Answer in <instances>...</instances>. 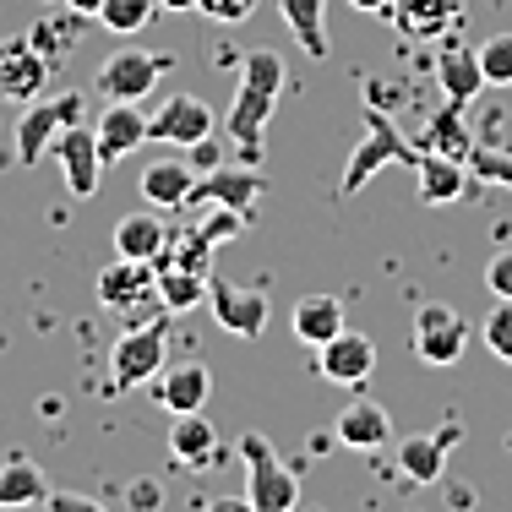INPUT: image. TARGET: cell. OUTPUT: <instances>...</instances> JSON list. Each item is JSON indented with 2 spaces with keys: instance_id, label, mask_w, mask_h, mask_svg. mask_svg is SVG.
I'll return each instance as SVG.
<instances>
[{
  "instance_id": "obj_1",
  "label": "cell",
  "mask_w": 512,
  "mask_h": 512,
  "mask_svg": "<svg viewBox=\"0 0 512 512\" xmlns=\"http://www.w3.org/2000/svg\"><path fill=\"white\" fill-rule=\"evenodd\" d=\"M284 77L289 71H284V55L278 50H246V60H240V88H235V104H229V115H224V131H229V142H235L240 164H256V158H262V131H267V120H273Z\"/></svg>"
},
{
  "instance_id": "obj_2",
  "label": "cell",
  "mask_w": 512,
  "mask_h": 512,
  "mask_svg": "<svg viewBox=\"0 0 512 512\" xmlns=\"http://www.w3.org/2000/svg\"><path fill=\"white\" fill-rule=\"evenodd\" d=\"M387 164H420V148L398 131V120L387 115V109H371L365 104V142L355 153H349V164H344V180H338V197H355V191L365 186V180L376 175V169H387Z\"/></svg>"
},
{
  "instance_id": "obj_3",
  "label": "cell",
  "mask_w": 512,
  "mask_h": 512,
  "mask_svg": "<svg viewBox=\"0 0 512 512\" xmlns=\"http://www.w3.org/2000/svg\"><path fill=\"white\" fill-rule=\"evenodd\" d=\"M240 463H246V502L256 512H295L300 507V474L273 453L267 436H240Z\"/></svg>"
},
{
  "instance_id": "obj_4",
  "label": "cell",
  "mask_w": 512,
  "mask_h": 512,
  "mask_svg": "<svg viewBox=\"0 0 512 512\" xmlns=\"http://www.w3.org/2000/svg\"><path fill=\"white\" fill-rule=\"evenodd\" d=\"M164 365H169V327L164 322L126 327V333L115 338V349H109V376H115L120 393L158 382V376H164Z\"/></svg>"
},
{
  "instance_id": "obj_5",
  "label": "cell",
  "mask_w": 512,
  "mask_h": 512,
  "mask_svg": "<svg viewBox=\"0 0 512 512\" xmlns=\"http://www.w3.org/2000/svg\"><path fill=\"white\" fill-rule=\"evenodd\" d=\"M66 126H82V93H60V99H33L17 115V164H39L55 153V137Z\"/></svg>"
},
{
  "instance_id": "obj_6",
  "label": "cell",
  "mask_w": 512,
  "mask_h": 512,
  "mask_svg": "<svg viewBox=\"0 0 512 512\" xmlns=\"http://www.w3.org/2000/svg\"><path fill=\"white\" fill-rule=\"evenodd\" d=\"M469 344V322L447 306V300H425L414 311V355L425 365H453Z\"/></svg>"
},
{
  "instance_id": "obj_7",
  "label": "cell",
  "mask_w": 512,
  "mask_h": 512,
  "mask_svg": "<svg viewBox=\"0 0 512 512\" xmlns=\"http://www.w3.org/2000/svg\"><path fill=\"white\" fill-rule=\"evenodd\" d=\"M262 197H267V180L256 175V164H218L207 175H197L186 207H235V213H251Z\"/></svg>"
},
{
  "instance_id": "obj_8",
  "label": "cell",
  "mask_w": 512,
  "mask_h": 512,
  "mask_svg": "<svg viewBox=\"0 0 512 512\" xmlns=\"http://www.w3.org/2000/svg\"><path fill=\"white\" fill-rule=\"evenodd\" d=\"M169 71L164 55H148V50H115L99 66V93L104 99H120V104H142L148 93L158 88V77Z\"/></svg>"
},
{
  "instance_id": "obj_9",
  "label": "cell",
  "mask_w": 512,
  "mask_h": 512,
  "mask_svg": "<svg viewBox=\"0 0 512 512\" xmlns=\"http://www.w3.org/2000/svg\"><path fill=\"white\" fill-rule=\"evenodd\" d=\"M218 131V115L207 109L197 93H175L164 99V109L148 115V142H175V148H197Z\"/></svg>"
},
{
  "instance_id": "obj_10",
  "label": "cell",
  "mask_w": 512,
  "mask_h": 512,
  "mask_svg": "<svg viewBox=\"0 0 512 512\" xmlns=\"http://www.w3.org/2000/svg\"><path fill=\"white\" fill-rule=\"evenodd\" d=\"M55 164H60V180H66L71 197H93L104 180V153H99V137H93V126H66L55 137Z\"/></svg>"
},
{
  "instance_id": "obj_11",
  "label": "cell",
  "mask_w": 512,
  "mask_h": 512,
  "mask_svg": "<svg viewBox=\"0 0 512 512\" xmlns=\"http://www.w3.org/2000/svg\"><path fill=\"white\" fill-rule=\"evenodd\" d=\"M207 306H213L218 327L235 338H256L267 327V295L235 284V278H207Z\"/></svg>"
},
{
  "instance_id": "obj_12",
  "label": "cell",
  "mask_w": 512,
  "mask_h": 512,
  "mask_svg": "<svg viewBox=\"0 0 512 512\" xmlns=\"http://www.w3.org/2000/svg\"><path fill=\"white\" fill-rule=\"evenodd\" d=\"M50 60L28 44V33L22 39H0V99L11 104H33L44 93V82H50Z\"/></svg>"
},
{
  "instance_id": "obj_13",
  "label": "cell",
  "mask_w": 512,
  "mask_h": 512,
  "mask_svg": "<svg viewBox=\"0 0 512 512\" xmlns=\"http://www.w3.org/2000/svg\"><path fill=\"white\" fill-rule=\"evenodd\" d=\"M316 371H322V382L333 387H365V376L376 371V344L365 333H338L327 338L322 349H316Z\"/></svg>"
},
{
  "instance_id": "obj_14",
  "label": "cell",
  "mask_w": 512,
  "mask_h": 512,
  "mask_svg": "<svg viewBox=\"0 0 512 512\" xmlns=\"http://www.w3.org/2000/svg\"><path fill=\"white\" fill-rule=\"evenodd\" d=\"M158 300V267L153 262H131V256H115V262L99 273V306L109 311H137Z\"/></svg>"
},
{
  "instance_id": "obj_15",
  "label": "cell",
  "mask_w": 512,
  "mask_h": 512,
  "mask_svg": "<svg viewBox=\"0 0 512 512\" xmlns=\"http://www.w3.org/2000/svg\"><path fill=\"white\" fill-rule=\"evenodd\" d=\"M463 442V425H442V431L431 436H409V442H398V469L409 474L414 485H436L447 469V453Z\"/></svg>"
},
{
  "instance_id": "obj_16",
  "label": "cell",
  "mask_w": 512,
  "mask_h": 512,
  "mask_svg": "<svg viewBox=\"0 0 512 512\" xmlns=\"http://www.w3.org/2000/svg\"><path fill=\"white\" fill-rule=\"evenodd\" d=\"M153 398H158L169 414H202L207 398H213V371H207V365H197V360L175 365V371L164 365V376L153 382Z\"/></svg>"
},
{
  "instance_id": "obj_17",
  "label": "cell",
  "mask_w": 512,
  "mask_h": 512,
  "mask_svg": "<svg viewBox=\"0 0 512 512\" xmlns=\"http://www.w3.org/2000/svg\"><path fill=\"white\" fill-rule=\"evenodd\" d=\"M93 137H99V153H104V164H115V158L137 153L142 142H148V115H142L137 104H120V99H109V104H104V115H99V126H93Z\"/></svg>"
},
{
  "instance_id": "obj_18",
  "label": "cell",
  "mask_w": 512,
  "mask_h": 512,
  "mask_svg": "<svg viewBox=\"0 0 512 512\" xmlns=\"http://www.w3.org/2000/svg\"><path fill=\"white\" fill-rule=\"evenodd\" d=\"M191 186H197V169H191L186 158H158V164H148V169H142V180H137L142 202L158 207V213L186 207L191 202Z\"/></svg>"
},
{
  "instance_id": "obj_19",
  "label": "cell",
  "mask_w": 512,
  "mask_h": 512,
  "mask_svg": "<svg viewBox=\"0 0 512 512\" xmlns=\"http://www.w3.org/2000/svg\"><path fill=\"white\" fill-rule=\"evenodd\" d=\"M414 180H420V202H425V207H447V202L463 197V186H469V164H463V158L425 153V148H420Z\"/></svg>"
},
{
  "instance_id": "obj_20",
  "label": "cell",
  "mask_w": 512,
  "mask_h": 512,
  "mask_svg": "<svg viewBox=\"0 0 512 512\" xmlns=\"http://www.w3.org/2000/svg\"><path fill=\"white\" fill-rule=\"evenodd\" d=\"M393 17L409 39H447L463 22V0H393Z\"/></svg>"
},
{
  "instance_id": "obj_21",
  "label": "cell",
  "mask_w": 512,
  "mask_h": 512,
  "mask_svg": "<svg viewBox=\"0 0 512 512\" xmlns=\"http://www.w3.org/2000/svg\"><path fill=\"white\" fill-rule=\"evenodd\" d=\"M436 82H442V93H447L453 104L469 109V99L485 88L480 50H469V44H442V55H436Z\"/></svg>"
},
{
  "instance_id": "obj_22",
  "label": "cell",
  "mask_w": 512,
  "mask_h": 512,
  "mask_svg": "<svg viewBox=\"0 0 512 512\" xmlns=\"http://www.w3.org/2000/svg\"><path fill=\"white\" fill-rule=\"evenodd\" d=\"M169 246V229L164 218H158V207H148V213H126L115 224V256H131V262H158Z\"/></svg>"
},
{
  "instance_id": "obj_23",
  "label": "cell",
  "mask_w": 512,
  "mask_h": 512,
  "mask_svg": "<svg viewBox=\"0 0 512 512\" xmlns=\"http://www.w3.org/2000/svg\"><path fill=\"white\" fill-rule=\"evenodd\" d=\"M333 436L344 447H355V453H376V447L393 436V414H387L382 404H349L344 414H338V425H333Z\"/></svg>"
},
{
  "instance_id": "obj_24",
  "label": "cell",
  "mask_w": 512,
  "mask_h": 512,
  "mask_svg": "<svg viewBox=\"0 0 512 512\" xmlns=\"http://www.w3.org/2000/svg\"><path fill=\"white\" fill-rule=\"evenodd\" d=\"M289 327H295L300 344L322 349L327 338L344 333V306H338V295H306V300H295V311H289Z\"/></svg>"
},
{
  "instance_id": "obj_25",
  "label": "cell",
  "mask_w": 512,
  "mask_h": 512,
  "mask_svg": "<svg viewBox=\"0 0 512 512\" xmlns=\"http://www.w3.org/2000/svg\"><path fill=\"white\" fill-rule=\"evenodd\" d=\"M278 11H284V28L295 33V44L311 60L333 55V44H327V0H278Z\"/></svg>"
},
{
  "instance_id": "obj_26",
  "label": "cell",
  "mask_w": 512,
  "mask_h": 512,
  "mask_svg": "<svg viewBox=\"0 0 512 512\" xmlns=\"http://www.w3.org/2000/svg\"><path fill=\"white\" fill-rule=\"evenodd\" d=\"M169 453L180 463H191V469H213V458H218L213 420H202V414H175V425H169Z\"/></svg>"
},
{
  "instance_id": "obj_27",
  "label": "cell",
  "mask_w": 512,
  "mask_h": 512,
  "mask_svg": "<svg viewBox=\"0 0 512 512\" xmlns=\"http://www.w3.org/2000/svg\"><path fill=\"white\" fill-rule=\"evenodd\" d=\"M425 153H447V158H469L474 148V131H469V115H463V104L447 99L436 109L431 120H425V137H420Z\"/></svg>"
},
{
  "instance_id": "obj_28",
  "label": "cell",
  "mask_w": 512,
  "mask_h": 512,
  "mask_svg": "<svg viewBox=\"0 0 512 512\" xmlns=\"http://www.w3.org/2000/svg\"><path fill=\"white\" fill-rule=\"evenodd\" d=\"M77 39H82V11H71V6L60 11V17H55V11H44V17L28 28V44L50 60V66H60V60L77 50Z\"/></svg>"
},
{
  "instance_id": "obj_29",
  "label": "cell",
  "mask_w": 512,
  "mask_h": 512,
  "mask_svg": "<svg viewBox=\"0 0 512 512\" xmlns=\"http://www.w3.org/2000/svg\"><path fill=\"white\" fill-rule=\"evenodd\" d=\"M158 267V306L164 311H191L207 300V278L213 273H197V267H180V262H153Z\"/></svg>"
},
{
  "instance_id": "obj_30",
  "label": "cell",
  "mask_w": 512,
  "mask_h": 512,
  "mask_svg": "<svg viewBox=\"0 0 512 512\" xmlns=\"http://www.w3.org/2000/svg\"><path fill=\"white\" fill-rule=\"evenodd\" d=\"M44 496H50V485H44V469L33 458H11L6 469H0V512L11 507H39Z\"/></svg>"
},
{
  "instance_id": "obj_31",
  "label": "cell",
  "mask_w": 512,
  "mask_h": 512,
  "mask_svg": "<svg viewBox=\"0 0 512 512\" xmlns=\"http://www.w3.org/2000/svg\"><path fill=\"white\" fill-rule=\"evenodd\" d=\"M153 11H158V0H104L99 22H104V33H115V39H131V33H142L153 22Z\"/></svg>"
},
{
  "instance_id": "obj_32",
  "label": "cell",
  "mask_w": 512,
  "mask_h": 512,
  "mask_svg": "<svg viewBox=\"0 0 512 512\" xmlns=\"http://www.w3.org/2000/svg\"><path fill=\"white\" fill-rule=\"evenodd\" d=\"M463 164H469V175L480 180V186H512V153L507 148H480V142H474Z\"/></svg>"
},
{
  "instance_id": "obj_33",
  "label": "cell",
  "mask_w": 512,
  "mask_h": 512,
  "mask_svg": "<svg viewBox=\"0 0 512 512\" xmlns=\"http://www.w3.org/2000/svg\"><path fill=\"white\" fill-rule=\"evenodd\" d=\"M480 71L485 88H512V33H491L480 44Z\"/></svg>"
},
{
  "instance_id": "obj_34",
  "label": "cell",
  "mask_w": 512,
  "mask_h": 512,
  "mask_svg": "<svg viewBox=\"0 0 512 512\" xmlns=\"http://www.w3.org/2000/svg\"><path fill=\"white\" fill-rule=\"evenodd\" d=\"M480 338H485V349H491L496 360L512 365V300H496V306L480 316Z\"/></svg>"
},
{
  "instance_id": "obj_35",
  "label": "cell",
  "mask_w": 512,
  "mask_h": 512,
  "mask_svg": "<svg viewBox=\"0 0 512 512\" xmlns=\"http://www.w3.org/2000/svg\"><path fill=\"white\" fill-rule=\"evenodd\" d=\"M485 289H491L496 300H512V246L485 262Z\"/></svg>"
},
{
  "instance_id": "obj_36",
  "label": "cell",
  "mask_w": 512,
  "mask_h": 512,
  "mask_svg": "<svg viewBox=\"0 0 512 512\" xmlns=\"http://www.w3.org/2000/svg\"><path fill=\"white\" fill-rule=\"evenodd\" d=\"M197 11H207L213 22H224V28H229V22H246L251 17L256 0H197Z\"/></svg>"
},
{
  "instance_id": "obj_37",
  "label": "cell",
  "mask_w": 512,
  "mask_h": 512,
  "mask_svg": "<svg viewBox=\"0 0 512 512\" xmlns=\"http://www.w3.org/2000/svg\"><path fill=\"white\" fill-rule=\"evenodd\" d=\"M44 507H50V512H109L99 496H82V491H50V496H44Z\"/></svg>"
},
{
  "instance_id": "obj_38",
  "label": "cell",
  "mask_w": 512,
  "mask_h": 512,
  "mask_svg": "<svg viewBox=\"0 0 512 512\" xmlns=\"http://www.w3.org/2000/svg\"><path fill=\"white\" fill-rule=\"evenodd\" d=\"M126 502H131V512H158V507H164V485H158V480H131L126 485Z\"/></svg>"
},
{
  "instance_id": "obj_39",
  "label": "cell",
  "mask_w": 512,
  "mask_h": 512,
  "mask_svg": "<svg viewBox=\"0 0 512 512\" xmlns=\"http://www.w3.org/2000/svg\"><path fill=\"white\" fill-rule=\"evenodd\" d=\"M191 164H197L202 175H207V169H218V164H224V158H218V142H213V137L197 142V148H191Z\"/></svg>"
},
{
  "instance_id": "obj_40",
  "label": "cell",
  "mask_w": 512,
  "mask_h": 512,
  "mask_svg": "<svg viewBox=\"0 0 512 512\" xmlns=\"http://www.w3.org/2000/svg\"><path fill=\"white\" fill-rule=\"evenodd\" d=\"M202 512H256L246 496H213V502H207Z\"/></svg>"
},
{
  "instance_id": "obj_41",
  "label": "cell",
  "mask_w": 512,
  "mask_h": 512,
  "mask_svg": "<svg viewBox=\"0 0 512 512\" xmlns=\"http://www.w3.org/2000/svg\"><path fill=\"white\" fill-rule=\"evenodd\" d=\"M60 6L82 11V17H99V11H104V0H60Z\"/></svg>"
},
{
  "instance_id": "obj_42",
  "label": "cell",
  "mask_w": 512,
  "mask_h": 512,
  "mask_svg": "<svg viewBox=\"0 0 512 512\" xmlns=\"http://www.w3.org/2000/svg\"><path fill=\"white\" fill-rule=\"evenodd\" d=\"M355 11H393V0H349Z\"/></svg>"
},
{
  "instance_id": "obj_43",
  "label": "cell",
  "mask_w": 512,
  "mask_h": 512,
  "mask_svg": "<svg viewBox=\"0 0 512 512\" xmlns=\"http://www.w3.org/2000/svg\"><path fill=\"white\" fill-rule=\"evenodd\" d=\"M158 11H197V0H158Z\"/></svg>"
},
{
  "instance_id": "obj_44",
  "label": "cell",
  "mask_w": 512,
  "mask_h": 512,
  "mask_svg": "<svg viewBox=\"0 0 512 512\" xmlns=\"http://www.w3.org/2000/svg\"><path fill=\"white\" fill-rule=\"evenodd\" d=\"M44 6H55V0H44Z\"/></svg>"
}]
</instances>
